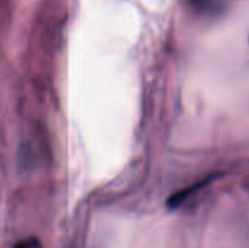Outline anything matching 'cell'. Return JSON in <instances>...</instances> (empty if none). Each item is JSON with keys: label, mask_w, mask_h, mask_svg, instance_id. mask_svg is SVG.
<instances>
[{"label": "cell", "mask_w": 249, "mask_h": 248, "mask_svg": "<svg viewBox=\"0 0 249 248\" xmlns=\"http://www.w3.org/2000/svg\"><path fill=\"white\" fill-rule=\"evenodd\" d=\"M208 184V180H203V181H198L197 184L191 185V186L186 187L184 190H180L177 194L173 195L169 199H168V206L170 208H177V207L181 206L184 203V201H186L187 198L192 196L194 194H196L197 191H199L201 189H203L206 185Z\"/></svg>", "instance_id": "obj_1"}, {"label": "cell", "mask_w": 249, "mask_h": 248, "mask_svg": "<svg viewBox=\"0 0 249 248\" xmlns=\"http://www.w3.org/2000/svg\"><path fill=\"white\" fill-rule=\"evenodd\" d=\"M14 248H40V245L36 238H27L17 243Z\"/></svg>", "instance_id": "obj_2"}]
</instances>
